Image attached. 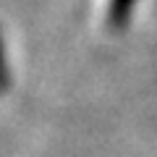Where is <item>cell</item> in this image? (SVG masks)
<instances>
[{"mask_svg": "<svg viewBox=\"0 0 157 157\" xmlns=\"http://www.w3.org/2000/svg\"><path fill=\"white\" fill-rule=\"evenodd\" d=\"M136 0H110L107 6V26L110 29H121L131 16V8H134Z\"/></svg>", "mask_w": 157, "mask_h": 157, "instance_id": "1", "label": "cell"}, {"mask_svg": "<svg viewBox=\"0 0 157 157\" xmlns=\"http://www.w3.org/2000/svg\"><path fill=\"white\" fill-rule=\"evenodd\" d=\"M11 86V73H8V60L3 52V42H0V92H6Z\"/></svg>", "mask_w": 157, "mask_h": 157, "instance_id": "2", "label": "cell"}]
</instances>
